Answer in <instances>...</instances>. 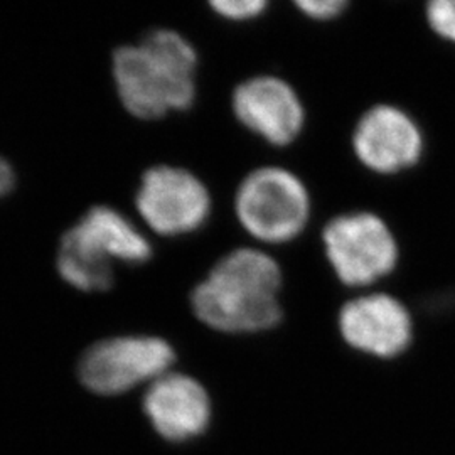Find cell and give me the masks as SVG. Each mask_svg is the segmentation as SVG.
I'll return each mask as SVG.
<instances>
[{
  "instance_id": "obj_1",
  "label": "cell",
  "mask_w": 455,
  "mask_h": 455,
  "mask_svg": "<svg viewBox=\"0 0 455 455\" xmlns=\"http://www.w3.org/2000/svg\"><path fill=\"white\" fill-rule=\"evenodd\" d=\"M282 270L259 248H236L214 263L191 292L203 324L227 334H255L280 324Z\"/></svg>"
},
{
  "instance_id": "obj_9",
  "label": "cell",
  "mask_w": 455,
  "mask_h": 455,
  "mask_svg": "<svg viewBox=\"0 0 455 455\" xmlns=\"http://www.w3.org/2000/svg\"><path fill=\"white\" fill-rule=\"evenodd\" d=\"M351 142L359 163L381 176L400 174L422 159L420 127L393 105H376L361 115Z\"/></svg>"
},
{
  "instance_id": "obj_15",
  "label": "cell",
  "mask_w": 455,
  "mask_h": 455,
  "mask_svg": "<svg viewBox=\"0 0 455 455\" xmlns=\"http://www.w3.org/2000/svg\"><path fill=\"white\" fill-rule=\"evenodd\" d=\"M16 182V174L11 167V164L0 157V197L7 195Z\"/></svg>"
},
{
  "instance_id": "obj_6",
  "label": "cell",
  "mask_w": 455,
  "mask_h": 455,
  "mask_svg": "<svg viewBox=\"0 0 455 455\" xmlns=\"http://www.w3.org/2000/svg\"><path fill=\"white\" fill-rule=\"evenodd\" d=\"M176 361L172 346L156 336H122L93 344L80 359L83 385L98 395H120L156 381Z\"/></svg>"
},
{
  "instance_id": "obj_13",
  "label": "cell",
  "mask_w": 455,
  "mask_h": 455,
  "mask_svg": "<svg viewBox=\"0 0 455 455\" xmlns=\"http://www.w3.org/2000/svg\"><path fill=\"white\" fill-rule=\"evenodd\" d=\"M428 26L440 37L455 43V0H434L427 5Z\"/></svg>"
},
{
  "instance_id": "obj_14",
  "label": "cell",
  "mask_w": 455,
  "mask_h": 455,
  "mask_svg": "<svg viewBox=\"0 0 455 455\" xmlns=\"http://www.w3.org/2000/svg\"><path fill=\"white\" fill-rule=\"evenodd\" d=\"M344 0H297L295 7L312 20H332L347 9Z\"/></svg>"
},
{
  "instance_id": "obj_5",
  "label": "cell",
  "mask_w": 455,
  "mask_h": 455,
  "mask_svg": "<svg viewBox=\"0 0 455 455\" xmlns=\"http://www.w3.org/2000/svg\"><path fill=\"white\" fill-rule=\"evenodd\" d=\"M325 257L346 287H370L390 275L398 263V243L390 227L374 212H344L323 229Z\"/></svg>"
},
{
  "instance_id": "obj_10",
  "label": "cell",
  "mask_w": 455,
  "mask_h": 455,
  "mask_svg": "<svg viewBox=\"0 0 455 455\" xmlns=\"http://www.w3.org/2000/svg\"><path fill=\"white\" fill-rule=\"evenodd\" d=\"M338 327L351 347L376 358H396L413 341L411 315L390 293H366L347 300L339 310Z\"/></svg>"
},
{
  "instance_id": "obj_8",
  "label": "cell",
  "mask_w": 455,
  "mask_h": 455,
  "mask_svg": "<svg viewBox=\"0 0 455 455\" xmlns=\"http://www.w3.org/2000/svg\"><path fill=\"white\" fill-rule=\"evenodd\" d=\"M231 108L244 129L274 147H287L300 135L306 110L292 86L282 78L261 75L240 83Z\"/></svg>"
},
{
  "instance_id": "obj_7",
  "label": "cell",
  "mask_w": 455,
  "mask_h": 455,
  "mask_svg": "<svg viewBox=\"0 0 455 455\" xmlns=\"http://www.w3.org/2000/svg\"><path fill=\"white\" fill-rule=\"evenodd\" d=\"M135 208L154 233L180 236L208 221L212 195L191 171L161 164L144 172L135 195Z\"/></svg>"
},
{
  "instance_id": "obj_3",
  "label": "cell",
  "mask_w": 455,
  "mask_h": 455,
  "mask_svg": "<svg viewBox=\"0 0 455 455\" xmlns=\"http://www.w3.org/2000/svg\"><path fill=\"white\" fill-rule=\"evenodd\" d=\"M152 246L127 216L110 206H95L71 228L60 244L61 278L83 292H103L115 283V263L140 265Z\"/></svg>"
},
{
  "instance_id": "obj_2",
  "label": "cell",
  "mask_w": 455,
  "mask_h": 455,
  "mask_svg": "<svg viewBox=\"0 0 455 455\" xmlns=\"http://www.w3.org/2000/svg\"><path fill=\"white\" fill-rule=\"evenodd\" d=\"M197 52L171 29H156L139 44L122 46L114 54L116 93L124 108L140 120H159L184 112L196 98Z\"/></svg>"
},
{
  "instance_id": "obj_12",
  "label": "cell",
  "mask_w": 455,
  "mask_h": 455,
  "mask_svg": "<svg viewBox=\"0 0 455 455\" xmlns=\"http://www.w3.org/2000/svg\"><path fill=\"white\" fill-rule=\"evenodd\" d=\"M210 7L214 14L231 22H244L261 16L268 4L265 0H214Z\"/></svg>"
},
{
  "instance_id": "obj_11",
  "label": "cell",
  "mask_w": 455,
  "mask_h": 455,
  "mask_svg": "<svg viewBox=\"0 0 455 455\" xmlns=\"http://www.w3.org/2000/svg\"><path fill=\"white\" fill-rule=\"evenodd\" d=\"M144 411L164 439L188 442L208 428L212 402L195 378L165 373L150 383L144 396Z\"/></svg>"
},
{
  "instance_id": "obj_4",
  "label": "cell",
  "mask_w": 455,
  "mask_h": 455,
  "mask_svg": "<svg viewBox=\"0 0 455 455\" xmlns=\"http://www.w3.org/2000/svg\"><path fill=\"white\" fill-rule=\"evenodd\" d=\"M235 212L244 231L257 242L289 243L309 223V191L289 169L265 165L240 182Z\"/></svg>"
}]
</instances>
